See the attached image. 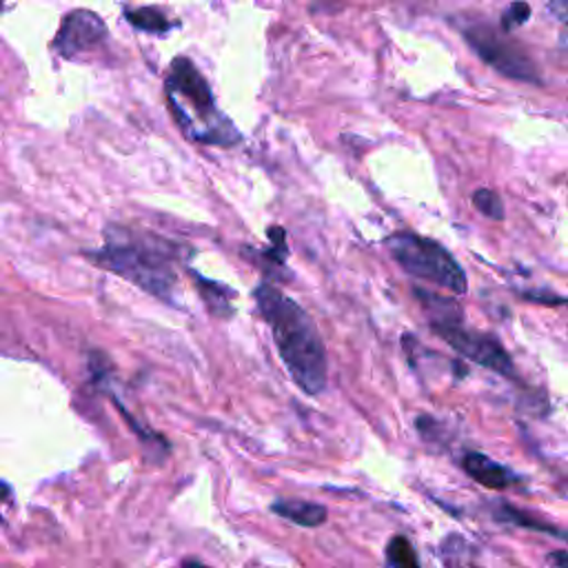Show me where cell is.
I'll list each match as a JSON object with an SVG mask.
<instances>
[{"label": "cell", "instance_id": "6da1fadb", "mask_svg": "<svg viewBox=\"0 0 568 568\" xmlns=\"http://www.w3.org/2000/svg\"><path fill=\"white\" fill-rule=\"evenodd\" d=\"M253 301L271 327L280 360L294 382L309 395H320L329 380V360L323 336L312 316L273 284H258Z\"/></svg>", "mask_w": 568, "mask_h": 568}, {"label": "cell", "instance_id": "7a4b0ae2", "mask_svg": "<svg viewBox=\"0 0 568 568\" xmlns=\"http://www.w3.org/2000/svg\"><path fill=\"white\" fill-rule=\"evenodd\" d=\"M105 238V247L89 253L91 262L129 280L142 292L172 301L178 280L174 266L178 247L152 233H135L124 227H109Z\"/></svg>", "mask_w": 568, "mask_h": 568}, {"label": "cell", "instance_id": "3957f363", "mask_svg": "<svg viewBox=\"0 0 568 568\" xmlns=\"http://www.w3.org/2000/svg\"><path fill=\"white\" fill-rule=\"evenodd\" d=\"M391 258L413 277L426 280L456 296H465L469 290L467 273L458 260L436 240L411 231L393 233L386 238Z\"/></svg>", "mask_w": 568, "mask_h": 568}, {"label": "cell", "instance_id": "277c9868", "mask_svg": "<svg viewBox=\"0 0 568 568\" xmlns=\"http://www.w3.org/2000/svg\"><path fill=\"white\" fill-rule=\"evenodd\" d=\"M432 327L445 342H449L467 360L484 369H491L504 378H515V364L498 338L467 329L462 320L432 323Z\"/></svg>", "mask_w": 568, "mask_h": 568}, {"label": "cell", "instance_id": "5b68a950", "mask_svg": "<svg viewBox=\"0 0 568 568\" xmlns=\"http://www.w3.org/2000/svg\"><path fill=\"white\" fill-rule=\"evenodd\" d=\"M465 39L476 50V54L502 76L520 83H533V85L542 83L533 61L524 52H520L513 43L500 39L491 28L473 25L465 30Z\"/></svg>", "mask_w": 568, "mask_h": 568}, {"label": "cell", "instance_id": "8992f818", "mask_svg": "<svg viewBox=\"0 0 568 568\" xmlns=\"http://www.w3.org/2000/svg\"><path fill=\"white\" fill-rule=\"evenodd\" d=\"M107 39V25L98 14L87 10L69 12L63 19L58 36L54 39V47L65 58H72L80 52H87Z\"/></svg>", "mask_w": 568, "mask_h": 568}, {"label": "cell", "instance_id": "52a82bcc", "mask_svg": "<svg viewBox=\"0 0 568 568\" xmlns=\"http://www.w3.org/2000/svg\"><path fill=\"white\" fill-rule=\"evenodd\" d=\"M170 87L185 96L203 116L214 111V96L209 91V85L200 76V72L192 65L189 58H176L172 63V78Z\"/></svg>", "mask_w": 568, "mask_h": 568}, {"label": "cell", "instance_id": "ba28073f", "mask_svg": "<svg viewBox=\"0 0 568 568\" xmlns=\"http://www.w3.org/2000/svg\"><path fill=\"white\" fill-rule=\"evenodd\" d=\"M462 467L471 480H476L478 484H482L484 489H491V491H506V489L520 487L524 482L513 469H509L478 451L467 454L462 458Z\"/></svg>", "mask_w": 568, "mask_h": 568}, {"label": "cell", "instance_id": "9c48e42d", "mask_svg": "<svg viewBox=\"0 0 568 568\" xmlns=\"http://www.w3.org/2000/svg\"><path fill=\"white\" fill-rule=\"evenodd\" d=\"M271 511L284 520H290L305 528H318L329 520V511L323 504L307 500H275Z\"/></svg>", "mask_w": 568, "mask_h": 568}, {"label": "cell", "instance_id": "30bf717a", "mask_svg": "<svg viewBox=\"0 0 568 568\" xmlns=\"http://www.w3.org/2000/svg\"><path fill=\"white\" fill-rule=\"evenodd\" d=\"M194 280L198 282V290H200V298L205 301V305L209 307V312L214 316H220V318H229L233 314L231 309V301L236 298V292L222 287L220 282H214V280H205L200 273L194 275Z\"/></svg>", "mask_w": 568, "mask_h": 568}, {"label": "cell", "instance_id": "8fae6325", "mask_svg": "<svg viewBox=\"0 0 568 568\" xmlns=\"http://www.w3.org/2000/svg\"><path fill=\"white\" fill-rule=\"evenodd\" d=\"M498 517L509 522V524H515V526H522V528H531V531H537V533H548V535H555V537H561V539H568V531H561L557 526H550L537 517H531L528 513H522L517 511L515 506L511 504H498Z\"/></svg>", "mask_w": 568, "mask_h": 568}, {"label": "cell", "instance_id": "7c38bea8", "mask_svg": "<svg viewBox=\"0 0 568 568\" xmlns=\"http://www.w3.org/2000/svg\"><path fill=\"white\" fill-rule=\"evenodd\" d=\"M386 568H422L419 557L404 535H393L386 544Z\"/></svg>", "mask_w": 568, "mask_h": 568}, {"label": "cell", "instance_id": "4fadbf2b", "mask_svg": "<svg viewBox=\"0 0 568 568\" xmlns=\"http://www.w3.org/2000/svg\"><path fill=\"white\" fill-rule=\"evenodd\" d=\"M124 19L142 32H150V34H165L172 25L167 21V17L156 10V8H140V10H129L124 14Z\"/></svg>", "mask_w": 568, "mask_h": 568}, {"label": "cell", "instance_id": "5bb4252c", "mask_svg": "<svg viewBox=\"0 0 568 568\" xmlns=\"http://www.w3.org/2000/svg\"><path fill=\"white\" fill-rule=\"evenodd\" d=\"M443 555H445V564L447 568H471L473 561H469L471 557V546L467 544L465 537L460 535H449L443 544Z\"/></svg>", "mask_w": 568, "mask_h": 568}, {"label": "cell", "instance_id": "9a60e30c", "mask_svg": "<svg viewBox=\"0 0 568 568\" xmlns=\"http://www.w3.org/2000/svg\"><path fill=\"white\" fill-rule=\"evenodd\" d=\"M473 205L480 214H484L491 220H504V205L502 198L491 189H478L473 194Z\"/></svg>", "mask_w": 568, "mask_h": 568}, {"label": "cell", "instance_id": "2e32d148", "mask_svg": "<svg viewBox=\"0 0 568 568\" xmlns=\"http://www.w3.org/2000/svg\"><path fill=\"white\" fill-rule=\"evenodd\" d=\"M528 17H531V8L524 3V0H515V3L509 8V12L502 19V28L506 32H511V30L524 25L528 21Z\"/></svg>", "mask_w": 568, "mask_h": 568}, {"label": "cell", "instance_id": "e0dca14e", "mask_svg": "<svg viewBox=\"0 0 568 568\" xmlns=\"http://www.w3.org/2000/svg\"><path fill=\"white\" fill-rule=\"evenodd\" d=\"M524 301L535 303V305H546V307H557V305H568V298L561 296H550L546 292H524L522 294Z\"/></svg>", "mask_w": 568, "mask_h": 568}, {"label": "cell", "instance_id": "ac0fdd59", "mask_svg": "<svg viewBox=\"0 0 568 568\" xmlns=\"http://www.w3.org/2000/svg\"><path fill=\"white\" fill-rule=\"evenodd\" d=\"M548 8H550V12H553L559 21H564V23L568 25V0H550Z\"/></svg>", "mask_w": 568, "mask_h": 568}, {"label": "cell", "instance_id": "d6986e66", "mask_svg": "<svg viewBox=\"0 0 568 568\" xmlns=\"http://www.w3.org/2000/svg\"><path fill=\"white\" fill-rule=\"evenodd\" d=\"M550 568H568V550H553L548 553Z\"/></svg>", "mask_w": 568, "mask_h": 568}, {"label": "cell", "instance_id": "ffe728a7", "mask_svg": "<svg viewBox=\"0 0 568 568\" xmlns=\"http://www.w3.org/2000/svg\"><path fill=\"white\" fill-rule=\"evenodd\" d=\"M181 568H209V566H205V564L198 561V559H187Z\"/></svg>", "mask_w": 568, "mask_h": 568}]
</instances>
